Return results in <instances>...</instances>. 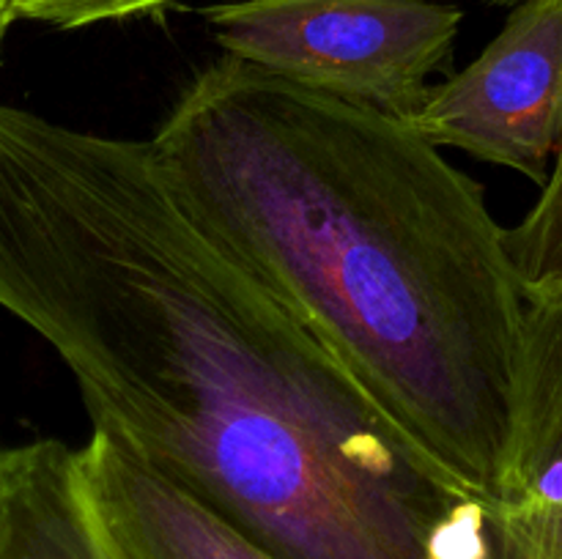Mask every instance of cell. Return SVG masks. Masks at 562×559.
I'll return each mask as SVG.
<instances>
[{"instance_id": "obj_4", "label": "cell", "mask_w": 562, "mask_h": 559, "mask_svg": "<svg viewBox=\"0 0 562 559\" xmlns=\"http://www.w3.org/2000/svg\"><path fill=\"white\" fill-rule=\"evenodd\" d=\"M406 124L543 186L562 140V0H521L483 53L431 85Z\"/></svg>"}, {"instance_id": "obj_6", "label": "cell", "mask_w": 562, "mask_h": 559, "mask_svg": "<svg viewBox=\"0 0 562 559\" xmlns=\"http://www.w3.org/2000/svg\"><path fill=\"white\" fill-rule=\"evenodd\" d=\"M93 504L130 559H278L102 431L77 449Z\"/></svg>"}, {"instance_id": "obj_2", "label": "cell", "mask_w": 562, "mask_h": 559, "mask_svg": "<svg viewBox=\"0 0 562 559\" xmlns=\"http://www.w3.org/2000/svg\"><path fill=\"white\" fill-rule=\"evenodd\" d=\"M148 146L181 212L486 504L527 299L483 186L406 121L228 55Z\"/></svg>"}, {"instance_id": "obj_7", "label": "cell", "mask_w": 562, "mask_h": 559, "mask_svg": "<svg viewBox=\"0 0 562 559\" xmlns=\"http://www.w3.org/2000/svg\"><path fill=\"white\" fill-rule=\"evenodd\" d=\"M0 559H130L60 438L0 449Z\"/></svg>"}, {"instance_id": "obj_9", "label": "cell", "mask_w": 562, "mask_h": 559, "mask_svg": "<svg viewBox=\"0 0 562 559\" xmlns=\"http://www.w3.org/2000/svg\"><path fill=\"white\" fill-rule=\"evenodd\" d=\"M176 3L181 0H0V9L9 22H38L58 31H77L157 14Z\"/></svg>"}, {"instance_id": "obj_3", "label": "cell", "mask_w": 562, "mask_h": 559, "mask_svg": "<svg viewBox=\"0 0 562 559\" xmlns=\"http://www.w3.org/2000/svg\"><path fill=\"white\" fill-rule=\"evenodd\" d=\"M198 14L228 58L401 121L426 102L464 20L442 0H223Z\"/></svg>"}, {"instance_id": "obj_10", "label": "cell", "mask_w": 562, "mask_h": 559, "mask_svg": "<svg viewBox=\"0 0 562 559\" xmlns=\"http://www.w3.org/2000/svg\"><path fill=\"white\" fill-rule=\"evenodd\" d=\"M9 16L3 14V9H0V49H3V38H5V31H9Z\"/></svg>"}, {"instance_id": "obj_11", "label": "cell", "mask_w": 562, "mask_h": 559, "mask_svg": "<svg viewBox=\"0 0 562 559\" xmlns=\"http://www.w3.org/2000/svg\"><path fill=\"white\" fill-rule=\"evenodd\" d=\"M483 3H488V5H510V9H514V5H519L521 0H483Z\"/></svg>"}, {"instance_id": "obj_5", "label": "cell", "mask_w": 562, "mask_h": 559, "mask_svg": "<svg viewBox=\"0 0 562 559\" xmlns=\"http://www.w3.org/2000/svg\"><path fill=\"white\" fill-rule=\"evenodd\" d=\"M483 535L486 559H562V290L527 301L510 436Z\"/></svg>"}, {"instance_id": "obj_8", "label": "cell", "mask_w": 562, "mask_h": 559, "mask_svg": "<svg viewBox=\"0 0 562 559\" xmlns=\"http://www.w3.org/2000/svg\"><path fill=\"white\" fill-rule=\"evenodd\" d=\"M505 247L527 301L562 290V140L541 195L519 225L505 228Z\"/></svg>"}, {"instance_id": "obj_1", "label": "cell", "mask_w": 562, "mask_h": 559, "mask_svg": "<svg viewBox=\"0 0 562 559\" xmlns=\"http://www.w3.org/2000/svg\"><path fill=\"white\" fill-rule=\"evenodd\" d=\"M0 307L93 431L278 559H486L483 504L176 203L148 140L0 104Z\"/></svg>"}]
</instances>
